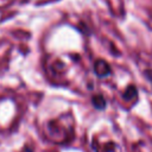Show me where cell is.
<instances>
[{"label": "cell", "instance_id": "1", "mask_svg": "<svg viewBox=\"0 0 152 152\" xmlns=\"http://www.w3.org/2000/svg\"><path fill=\"white\" fill-rule=\"evenodd\" d=\"M94 69H95V72H96L99 76H101V77L107 76V75H109V72H110V66H109V64H108L106 61H103V59L96 61L95 64H94Z\"/></svg>", "mask_w": 152, "mask_h": 152}, {"label": "cell", "instance_id": "3", "mask_svg": "<svg viewBox=\"0 0 152 152\" xmlns=\"http://www.w3.org/2000/svg\"><path fill=\"white\" fill-rule=\"evenodd\" d=\"M93 103H94V106H95L96 108H99V109H102V108H104V106H106V101H104V99H103L101 95L94 96V97H93Z\"/></svg>", "mask_w": 152, "mask_h": 152}, {"label": "cell", "instance_id": "2", "mask_svg": "<svg viewBox=\"0 0 152 152\" xmlns=\"http://www.w3.org/2000/svg\"><path fill=\"white\" fill-rule=\"evenodd\" d=\"M124 97H125V100H133V99H135L137 97V89H135V87L134 86H129L126 89V91L124 94Z\"/></svg>", "mask_w": 152, "mask_h": 152}]
</instances>
